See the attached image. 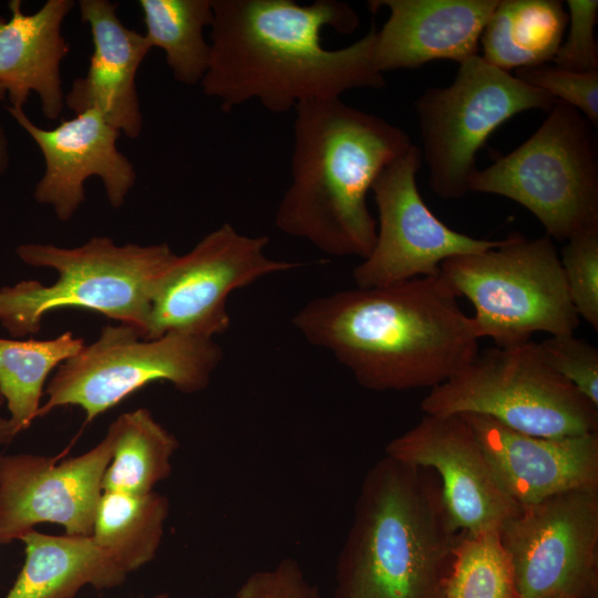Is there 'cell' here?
<instances>
[{
    "label": "cell",
    "mask_w": 598,
    "mask_h": 598,
    "mask_svg": "<svg viewBox=\"0 0 598 598\" xmlns=\"http://www.w3.org/2000/svg\"><path fill=\"white\" fill-rule=\"evenodd\" d=\"M519 598H598V491L520 507L499 526Z\"/></svg>",
    "instance_id": "7c38bea8"
},
{
    "label": "cell",
    "mask_w": 598,
    "mask_h": 598,
    "mask_svg": "<svg viewBox=\"0 0 598 598\" xmlns=\"http://www.w3.org/2000/svg\"><path fill=\"white\" fill-rule=\"evenodd\" d=\"M109 427L114 447L103 477V492L146 494L168 478L179 443L150 410L140 408L123 413Z\"/></svg>",
    "instance_id": "cb8c5ba5"
},
{
    "label": "cell",
    "mask_w": 598,
    "mask_h": 598,
    "mask_svg": "<svg viewBox=\"0 0 598 598\" xmlns=\"http://www.w3.org/2000/svg\"><path fill=\"white\" fill-rule=\"evenodd\" d=\"M7 111L43 154L45 169L33 196L50 205L58 219L69 220L85 200L84 184L91 176L102 179L114 208L123 205L136 173L116 147L120 132L99 111H84L49 130L35 125L21 107Z\"/></svg>",
    "instance_id": "2e32d148"
},
{
    "label": "cell",
    "mask_w": 598,
    "mask_h": 598,
    "mask_svg": "<svg viewBox=\"0 0 598 598\" xmlns=\"http://www.w3.org/2000/svg\"><path fill=\"white\" fill-rule=\"evenodd\" d=\"M421 148L412 145L373 183L379 224L370 254L352 271L359 288L440 276L446 259L480 252L501 240L480 239L441 221L424 203L416 184Z\"/></svg>",
    "instance_id": "4fadbf2b"
},
{
    "label": "cell",
    "mask_w": 598,
    "mask_h": 598,
    "mask_svg": "<svg viewBox=\"0 0 598 598\" xmlns=\"http://www.w3.org/2000/svg\"><path fill=\"white\" fill-rule=\"evenodd\" d=\"M168 512L167 497L155 491H104L91 536L130 575L155 558Z\"/></svg>",
    "instance_id": "603a6c76"
},
{
    "label": "cell",
    "mask_w": 598,
    "mask_h": 598,
    "mask_svg": "<svg viewBox=\"0 0 598 598\" xmlns=\"http://www.w3.org/2000/svg\"><path fill=\"white\" fill-rule=\"evenodd\" d=\"M84 344L71 331L48 340L0 338V394L18 434L38 417L50 372Z\"/></svg>",
    "instance_id": "d4e9b609"
},
{
    "label": "cell",
    "mask_w": 598,
    "mask_h": 598,
    "mask_svg": "<svg viewBox=\"0 0 598 598\" xmlns=\"http://www.w3.org/2000/svg\"><path fill=\"white\" fill-rule=\"evenodd\" d=\"M569 31L553 61L555 66L575 72L598 71V47L595 27L598 21L597 0H568Z\"/></svg>",
    "instance_id": "4dcf8cb0"
},
{
    "label": "cell",
    "mask_w": 598,
    "mask_h": 598,
    "mask_svg": "<svg viewBox=\"0 0 598 598\" xmlns=\"http://www.w3.org/2000/svg\"><path fill=\"white\" fill-rule=\"evenodd\" d=\"M268 244L267 236H247L227 223L187 254L175 255L154 287L142 338L182 332L214 339L225 333L233 291L301 266L268 257Z\"/></svg>",
    "instance_id": "8fae6325"
},
{
    "label": "cell",
    "mask_w": 598,
    "mask_h": 598,
    "mask_svg": "<svg viewBox=\"0 0 598 598\" xmlns=\"http://www.w3.org/2000/svg\"><path fill=\"white\" fill-rule=\"evenodd\" d=\"M468 192L499 195L528 209L551 239L598 228V148L591 123L557 101L537 131L473 174Z\"/></svg>",
    "instance_id": "52a82bcc"
},
{
    "label": "cell",
    "mask_w": 598,
    "mask_h": 598,
    "mask_svg": "<svg viewBox=\"0 0 598 598\" xmlns=\"http://www.w3.org/2000/svg\"><path fill=\"white\" fill-rule=\"evenodd\" d=\"M536 343L547 365L598 406V349L574 333L550 336Z\"/></svg>",
    "instance_id": "f1b7e54d"
},
{
    "label": "cell",
    "mask_w": 598,
    "mask_h": 598,
    "mask_svg": "<svg viewBox=\"0 0 598 598\" xmlns=\"http://www.w3.org/2000/svg\"><path fill=\"white\" fill-rule=\"evenodd\" d=\"M209 64L200 85L224 112L252 99L272 113L298 104L340 99L351 89H380L372 61L377 29L354 43L328 50L326 27L343 34L359 25L347 2L317 0H212Z\"/></svg>",
    "instance_id": "6da1fadb"
},
{
    "label": "cell",
    "mask_w": 598,
    "mask_h": 598,
    "mask_svg": "<svg viewBox=\"0 0 598 598\" xmlns=\"http://www.w3.org/2000/svg\"><path fill=\"white\" fill-rule=\"evenodd\" d=\"M113 447L109 427L95 446L74 457L0 454V545L44 523L71 536H91Z\"/></svg>",
    "instance_id": "5bb4252c"
},
{
    "label": "cell",
    "mask_w": 598,
    "mask_h": 598,
    "mask_svg": "<svg viewBox=\"0 0 598 598\" xmlns=\"http://www.w3.org/2000/svg\"><path fill=\"white\" fill-rule=\"evenodd\" d=\"M18 435L9 417L0 415V446L11 443Z\"/></svg>",
    "instance_id": "d6a6232c"
},
{
    "label": "cell",
    "mask_w": 598,
    "mask_h": 598,
    "mask_svg": "<svg viewBox=\"0 0 598 598\" xmlns=\"http://www.w3.org/2000/svg\"><path fill=\"white\" fill-rule=\"evenodd\" d=\"M6 94V89L0 84V101L4 99Z\"/></svg>",
    "instance_id": "e575fe53"
},
{
    "label": "cell",
    "mask_w": 598,
    "mask_h": 598,
    "mask_svg": "<svg viewBox=\"0 0 598 598\" xmlns=\"http://www.w3.org/2000/svg\"><path fill=\"white\" fill-rule=\"evenodd\" d=\"M295 110L291 184L276 225L328 255L363 259L377 237L367 194L413 144L402 128L340 99L303 102Z\"/></svg>",
    "instance_id": "3957f363"
},
{
    "label": "cell",
    "mask_w": 598,
    "mask_h": 598,
    "mask_svg": "<svg viewBox=\"0 0 598 598\" xmlns=\"http://www.w3.org/2000/svg\"><path fill=\"white\" fill-rule=\"evenodd\" d=\"M9 165L8 138L4 130L0 125V175L3 174Z\"/></svg>",
    "instance_id": "836d02e7"
},
{
    "label": "cell",
    "mask_w": 598,
    "mask_h": 598,
    "mask_svg": "<svg viewBox=\"0 0 598 598\" xmlns=\"http://www.w3.org/2000/svg\"><path fill=\"white\" fill-rule=\"evenodd\" d=\"M568 23L557 0H498L481 35L482 59L509 72L553 61Z\"/></svg>",
    "instance_id": "7402d4cb"
},
{
    "label": "cell",
    "mask_w": 598,
    "mask_h": 598,
    "mask_svg": "<svg viewBox=\"0 0 598 598\" xmlns=\"http://www.w3.org/2000/svg\"><path fill=\"white\" fill-rule=\"evenodd\" d=\"M556 102L478 54L460 63L448 86L430 87L415 102L432 190L444 199L463 197L489 135L516 114L549 112Z\"/></svg>",
    "instance_id": "30bf717a"
},
{
    "label": "cell",
    "mask_w": 598,
    "mask_h": 598,
    "mask_svg": "<svg viewBox=\"0 0 598 598\" xmlns=\"http://www.w3.org/2000/svg\"><path fill=\"white\" fill-rule=\"evenodd\" d=\"M72 0H48L27 13L20 0L9 1L10 18L0 16V84L10 106L21 107L35 93L48 120L60 116L64 106L61 62L70 45L61 34Z\"/></svg>",
    "instance_id": "ffe728a7"
},
{
    "label": "cell",
    "mask_w": 598,
    "mask_h": 598,
    "mask_svg": "<svg viewBox=\"0 0 598 598\" xmlns=\"http://www.w3.org/2000/svg\"><path fill=\"white\" fill-rule=\"evenodd\" d=\"M430 415L480 414L529 435L595 433L598 406L542 358L537 343L492 347L476 355L421 402Z\"/></svg>",
    "instance_id": "ba28073f"
},
{
    "label": "cell",
    "mask_w": 598,
    "mask_h": 598,
    "mask_svg": "<svg viewBox=\"0 0 598 598\" xmlns=\"http://www.w3.org/2000/svg\"><path fill=\"white\" fill-rule=\"evenodd\" d=\"M496 477L520 506L570 491H598V433L544 437L480 414H462Z\"/></svg>",
    "instance_id": "e0dca14e"
},
{
    "label": "cell",
    "mask_w": 598,
    "mask_h": 598,
    "mask_svg": "<svg viewBox=\"0 0 598 598\" xmlns=\"http://www.w3.org/2000/svg\"><path fill=\"white\" fill-rule=\"evenodd\" d=\"M515 76L575 107L598 127V71L575 72L542 64L517 69Z\"/></svg>",
    "instance_id": "f546056e"
},
{
    "label": "cell",
    "mask_w": 598,
    "mask_h": 598,
    "mask_svg": "<svg viewBox=\"0 0 598 598\" xmlns=\"http://www.w3.org/2000/svg\"><path fill=\"white\" fill-rule=\"evenodd\" d=\"M20 540L24 563L3 598H73L85 586L111 589L123 585L128 576L92 536L48 535L32 529Z\"/></svg>",
    "instance_id": "44dd1931"
},
{
    "label": "cell",
    "mask_w": 598,
    "mask_h": 598,
    "mask_svg": "<svg viewBox=\"0 0 598 598\" xmlns=\"http://www.w3.org/2000/svg\"><path fill=\"white\" fill-rule=\"evenodd\" d=\"M385 455L437 475L445 507L460 532L478 534L499 528L520 511L462 415L424 414L386 444Z\"/></svg>",
    "instance_id": "9a60e30c"
},
{
    "label": "cell",
    "mask_w": 598,
    "mask_h": 598,
    "mask_svg": "<svg viewBox=\"0 0 598 598\" xmlns=\"http://www.w3.org/2000/svg\"><path fill=\"white\" fill-rule=\"evenodd\" d=\"M151 47L165 52L174 78L194 85L205 76L210 45L204 29L213 21L212 0H140Z\"/></svg>",
    "instance_id": "484cf974"
},
{
    "label": "cell",
    "mask_w": 598,
    "mask_h": 598,
    "mask_svg": "<svg viewBox=\"0 0 598 598\" xmlns=\"http://www.w3.org/2000/svg\"><path fill=\"white\" fill-rule=\"evenodd\" d=\"M4 404V400L2 398V395L0 394V406Z\"/></svg>",
    "instance_id": "8d00e7d4"
},
{
    "label": "cell",
    "mask_w": 598,
    "mask_h": 598,
    "mask_svg": "<svg viewBox=\"0 0 598 598\" xmlns=\"http://www.w3.org/2000/svg\"><path fill=\"white\" fill-rule=\"evenodd\" d=\"M498 0H375L372 12L390 14L375 32L372 61L380 73L415 69L434 60L458 64L477 55L478 42Z\"/></svg>",
    "instance_id": "ac0fdd59"
},
{
    "label": "cell",
    "mask_w": 598,
    "mask_h": 598,
    "mask_svg": "<svg viewBox=\"0 0 598 598\" xmlns=\"http://www.w3.org/2000/svg\"><path fill=\"white\" fill-rule=\"evenodd\" d=\"M446 598H519L499 528L461 532L446 584Z\"/></svg>",
    "instance_id": "4316f807"
},
{
    "label": "cell",
    "mask_w": 598,
    "mask_h": 598,
    "mask_svg": "<svg viewBox=\"0 0 598 598\" xmlns=\"http://www.w3.org/2000/svg\"><path fill=\"white\" fill-rule=\"evenodd\" d=\"M440 277L473 305L477 337L497 347L528 342L536 332L571 334L579 326L560 257L547 235L513 234L489 249L448 258Z\"/></svg>",
    "instance_id": "8992f818"
},
{
    "label": "cell",
    "mask_w": 598,
    "mask_h": 598,
    "mask_svg": "<svg viewBox=\"0 0 598 598\" xmlns=\"http://www.w3.org/2000/svg\"><path fill=\"white\" fill-rule=\"evenodd\" d=\"M460 534L437 475L385 455L361 483L334 598H446Z\"/></svg>",
    "instance_id": "277c9868"
},
{
    "label": "cell",
    "mask_w": 598,
    "mask_h": 598,
    "mask_svg": "<svg viewBox=\"0 0 598 598\" xmlns=\"http://www.w3.org/2000/svg\"><path fill=\"white\" fill-rule=\"evenodd\" d=\"M79 7L91 30L93 52L85 76L73 82L64 103L76 114L96 110L118 132L137 138L143 120L136 74L152 47L144 34L122 23L116 3L81 0Z\"/></svg>",
    "instance_id": "d6986e66"
},
{
    "label": "cell",
    "mask_w": 598,
    "mask_h": 598,
    "mask_svg": "<svg viewBox=\"0 0 598 598\" xmlns=\"http://www.w3.org/2000/svg\"><path fill=\"white\" fill-rule=\"evenodd\" d=\"M292 324L372 391L432 389L478 351L472 317L440 276L318 297Z\"/></svg>",
    "instance_id": "7a4b0ae2"
},
{
    "label": "cell",
    "mask_w": 598,
    "mask_h": 598,
    "mask_svg": "<svg viewBox=\"0 0 598 598\" xmlns=\"http://www.w3.org/2000/svg\"><path fill=\"white\" fill-rule=\"evenodd\" d=\"M235 598H322V595L298 561L285 558L271 568L249 575Z\"/></svg>",
    "instance_id": "1f68e13d"
},
{
    "label": "cell",
    "mask_w": 598,
    "mask_h": 598,
    "mask_svg": "<svg viewBox=\"0 0 598 598\" xmlns=\"http://www.w3.org/2000/svg\"><path fill=\"white\" fill-rule=\"evenodd\" d=\"M20 260L56 271L54 282L21 280L0 288V323L14 338L35 334L44 316L62 308L95 311L143 336L154 287L176 254L168 244L116 245L92 237L75 248L22 244Z\"/></svg>",
    "instance_id": "5b68a950"
},
{
    "label": "cell",
    "mask_w": 598,
    "mask_h": 598,
    "mask_svg": "<svg viewBox=\"0 0 598 598\" xmlns=\"http://www.w3.org/2000/svg\"><path fill=\"white\" fill-rule=\"evenodd\" d=\"M223 359L212 338L168 332L144 339L127 324L105 326L99 338L63 362L44 389L38 417L61 406H79L89 423L155 381L182 393L206 389Z\"/></svg>",
    "instance_id": "9c48e42d"
},
{
    "label": "cell",
    "mask_w": 598,
    "mask_h": 598,
    "mask_svg": "<svg viewBox=\"0 0 598 598\" xmlns=\"http://www.w3.org/2000/svg\"><path fill=\"white\" fill-rule=\"evenodd\" d=\"M560 262L577 315L598 330V228L566 241Z\"/></svg>",
    "instance_id": "83f0119b"
},
{
    "label": "cell",
    "mask_w": 598,
    "mask_h": 598,
    "mask_svg": "<svg viewBox=\"0 0 598 598\" xmlns=\"http://www.w3.org/2000/svg\"><path fill=\"white\" fill-rule=\"evenodd\" d=\"M152 598H168V595L167 594H159V595L154 596Z\"/></svg>",
    "instance_id": "d590c367"
}]
</instances>
